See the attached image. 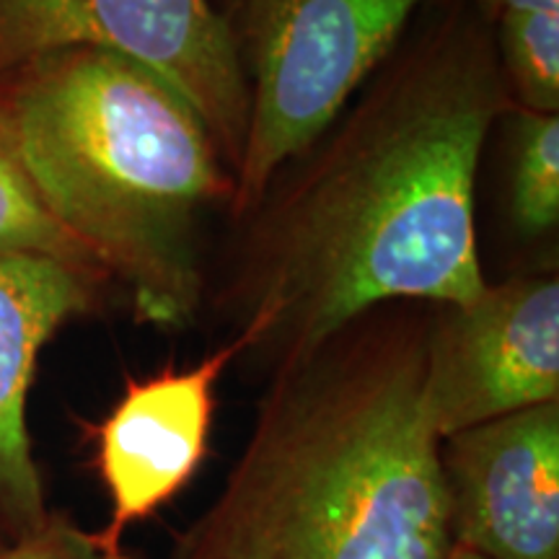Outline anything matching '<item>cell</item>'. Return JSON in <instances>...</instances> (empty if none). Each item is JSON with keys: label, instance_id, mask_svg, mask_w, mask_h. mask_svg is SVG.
Segmentation results:
<instances>
[{"label": "cell", "instance_id": "7", "mask_svg": "<svg viewBox=\"0 0 559 559\" xmlns=\"http://www.w3.org/2000/svg\"><path fill=\"white\" fill-rule=\"evenodd\" d=\"M453 547L481 559H559V402L440 440Z\"/></svg>", "mask_w": 559, "mask_h": 559}, {"label": "cell", "instance_id": "1", "mask_svg": "<svg viewBox=\"0 0 559 559\" xmlns=\"http://www.w3.org/2000/svg\"><path fill=\"white\" fill-rule=\"evenodd\" d=\"M508 104L479 11H449L407 50L396 47L251 213L234 277L247 353L277 366L381 306L479 296L474 190Z\"/></svg>", "mask_w": 559, "mask_h": 559}, {"label": "cell", "instance_id": "8", "mask_svg": "<svg viewBox=\"0 0 559 559\" xmlns=\"http://www.w3.org/2000/svg\"><path fill=\"white\" fill-rule=\"evenodd\" d=\"M247 349V337L236 334L198 366L130 379L107 417L88 425L96 474L111 502L107 523L96 531L104 547L124 549V531L151 519L198 474L213 428L215 386Z\"/></svg>", "mask_w": 559, "mask_h": 559}, {"label": "cell", "instance_id": "14", "mask_svg": "<svg viewBox=\"0 0 559 559\" xmlns=\"http://www.w3.org/2000/svg\"><path fill=\"white\" fill-rule=\"evenodd\" d=\"M474 5L489 26L513 19L559 16V0H474Z\"/></svg>", "mask_w": 559, "mask_h": 559}, {"label": "cell", "instance_id": "15", "mask_svg": "<svg viewBox=\"0 0 559 559\" xmlns=\"http://www.w3.org/2000/svg\"><path fill=\"white\" fill-rule=\"evenodd\" d=\"M445 559H481V557L472 555V551H466V549H459V547H453V549L449 551V557H445Z\"/></svg>", "mask_w": 559, "mask_h": 559}, {"label": "cell", "instance_id": "6", "mask_svg": "<svg viewBox=\"0 0 559 559\" xmlns=\"http://www.w3.org/2000/svg\"><path fill=\"white\" fill-rule=\"evenodd\" d=\"M423 402L440 440L559 402V280L510 277L440 306L425 332Z\"/></svg>", "mask_w": 559, "mask_h": 559}, {"label": "cell", "instance_id": "10", "mask_svg": "<svg viewBox=\"0 0 559 559\" xmlns=\"http://www.w3.org/2000/svg\"><path fill=\"white\" fill-rule=\"evenodd\" d=\"M0 254L41 257L104 277L88 251L52 218L50 210L34 192L3 132H0Z\"/></svg>", "mask_w": 559, "mask_h": 559}, {"label": "cell", "instance_id": "9", "mask_svg": "<svg viewBox=\"0 0 559 559\" xmlns=\"http://www.w3.org/2000/svg\"><path fill=\"white\" fill-rule=\"evenodd\" d=\"M96 280L41 257L0 254V547L34 534L50 513L26 404L41 349L94 309Z\"/></svg>", "mask_w": 559, "mask_h": 559}, {"label": "cell", "instance_id": "4", "mask_svg": "<svg viewBox=\"0 0 559 559\" xmlns=\"http://www.w3.org/2000/svg\"><path fill=\"white\" fill-rule=\"evenodd\" d=\"M425 0H213L249 88L234 171V215L270 187L345 111L400 47Z\"/></svg>", "mask_w": 559, "mask_h": 559}, {"label": "cell", "instance_id": "12", "mask_svg": "<svg viewBox=\"0 0 559 559\" xmlns=\"http://www.w3.org/2000/svg\"><path fill=\"white\" fill-rule=\"evenodd\" d=\"M492 29L508 94H513L526 111L557 115L559 16L513 19Z\"/></svg>", "mask_w": 559, "mask_h": 559}, {"label": "cell", "instance_id": "2", "mask_svg": "<svg viewBox=\"0 0 559 559\" xmlns=\"http://www.w3.org/2000/svg\"><path fill=\"white\" fill-rule=\"evenodd\" d=\"M425 332L376 309L277 362L241 456L169 559L449 557Z\"/></svg>", "mask_w": 559, "mask_h": 559}, {"label": "cell", "instance_id": "11", "mask_svg": "<svg viewBox=\"0 0 559 559\" xmlns=\"http://www.w3.org/2000/svg\"><path fill=\"white\" fill-rule=\"evenodd\" d=\"M510 215L528 239L559 221V117L521 109L513 130Z\"/></svg>", "mask_w": 559, "mask_h": 559}, {"label": "cell", "instance_id": "13", "mask_svg": "<svg viewBox=\"0 0 559 559\" xmlns=\"http://www.w3.org/2000/svg\"><path fill=\"white\" fill-rule=\"evenodd\" d=\"M0 559H135L104 547L96 531H86L68 510L50 508L34 534L0 547Z\"/></svg>", "mask_w": 559, "mask_h": 559}, {"label": "cell", "instance_id": "5", "mask_svg": "<svg viewBox=\"0 0 559 559\" xmlns=\"http://www.w3.org/2000/svg\"><path fill=\"white\" fill-rule=\"evenodd\" d=\"M68 47L122 55L171 83L234 177L249 88L213 0H0V75Z\"/></svg>", "mask_w": 559, "mask_h": 559}, {"label": "cell", "instance_id": "3", "mask_svg": "<svg viewBox=\"0 0 559 559\" xmlns=\"http://www.w3.org/2000/svg\"><path fill=\"white\" fill-rule=\"evenodd\" d=\"M5 75L0 132L52 218L128 285L140 319L192 324L202 215L234 194L202 117L153 70L94 47Z\"/></svg>", "mask_w": 559, "mask_h": 559}]
</instances>
